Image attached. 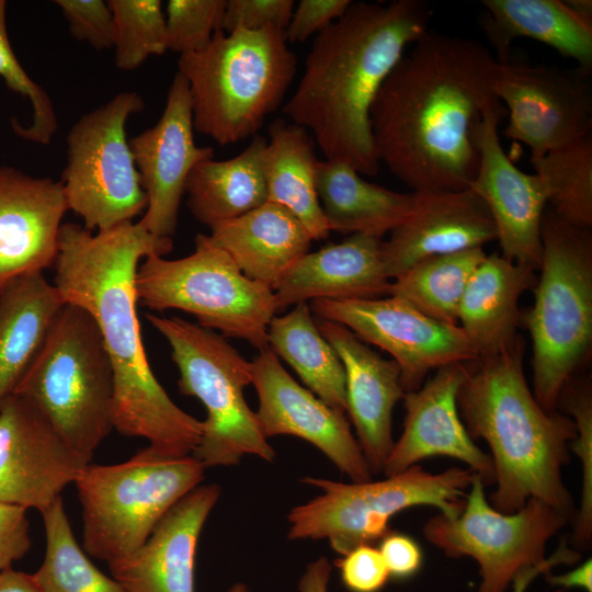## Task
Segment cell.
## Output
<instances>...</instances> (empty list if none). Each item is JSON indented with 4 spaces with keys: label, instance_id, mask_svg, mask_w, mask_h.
<instances>
[{
    "label": "cell",
    "instance_id": "1",
    "mask_svg": "<svg viewBox=\"0 0 592 592\" xmlns=\"http://www.w3.org/2000/svg\"><path fill=\"white\" fill-rule=\"evenodd\" d=\"M497 60L480 42L425 31L390 71L371 107L379 162L413 192L469 189L478 130L500 101Z\"/></svg>",
    "mask_w": 592,
    "mask_h": 592
},
{
    "label": "cell",
    "instance_id": "2",
    "mask_svg": "<svg viewBox=\"0 0 592 592\" xmlns=\"http://www.w3.org/2000/svg\"><path fill=\"white\" fill-rule=\"evenodd\" d=\"M172 248V238L155 236L139 223L96 234L65 223L53 285L65 304L86 310L101 333L114 376L113 430L147 440L161 456L183 457L200 443L203 424L173 402L150 368L135 291L139 261Z\"/></svg>",
    "mask_w": 592,
    "mask_h": 592
},
{
    "label": "cell",
    "instance_id": "3",
    "mask_svg": "<svg viewBox=\"0 0 592 592\" xmlns=\"http://www.w3.org/2000/svg\"><path fill=\"white\" fill-rule=\"evenodd\" d=\"M431 16L423 0L352 1L316 35L282 112L312 135L326 160L344 162L360 174L378 173L373 101L406 48L429 30Z\"/></svg>",
    "mask_w": 592,
    "mask_h": 592
},
{
    "label": "cell",
    "instance_id": "4",
    "mask_svg": "<svg viewBox=\"0 0 592 592\" xmlns=\"http://www.w3.org/2000/svg\"><path fill=\"white\" fill-rule=\"evenodd\" d=\"M524 351L519 335L502 352L468 362L458 412L470 437L485 440L491 451L492 508L511 514L535 498L572 521L574 503L561 473L570 460L576 424L537 402L524 375Z\"/></svg>",
    "mask_w": 592,
    "mask_h": 592
},
{
    "label": "cell",
    "instance_id": "5",
    "mask_svg": "<svg viewBox=\"0 0 592 592\" xmlns=\"http://www.w3.org/2000/svg\"><path fill=\"white\" fill-rule=\"evenodd\" d=\"M297 70L283 29L218 30L202 52L181 55L194 129L220 146L258 135L282 103Z\"/></svg>",
    "mask_w": 592,
    "mask_h": 592
},
{
    "label": "cell",
    "instance_id": "6",
    "mask_svg": "<svg viewBox=\"0 0 592 592\" xmlns=\"http://www.w3.org/2000/svg\"><path fill=\"white\" fill-rule=\"evenodd\" d=\"M542 262L534 301L521 320L532 340L533 395L549 412L592 345V234L558 218L542 223Z\"/></svg>",
    "mask_w": 592,
    "mask_h": 592
},
{
    "label": "cell",
    "instance_id": "7",
    "mask_svg": "<svg viewBox=\"0 0 592 592\" xmlns=\"http://www.w3.org/2000/svg\"><path fill=\"white\" fill-rule=\"evenodd\" d=\"M14 395L30 402L78 454L92 460L113 430V368L92 317L66 304Z\"/></svg>",
    "mask_w": 592,
    "mask_h": 592
},
{
    "label": "cell",
    "instance_id": "8",
    "mask_svg": "<svg viewBox=\"0 0 592 592\" xmlns=\"http://www.w3.org/2000/svg\"><path fill=\"white\" fill-rule=\"evenodd\" d=\"M146 318L171 348L180 392L205 407L202 437L192 456L205 468L238 465L246 455L273 462L276 453L244 398L251 362L225 337L197 323L155 314Z\"/></svg>",
    "mask_w": 592,
    "mask_h": 592
},
{
    "label": "cell",
    "instance_id": "9",
    "mask_svg": "<svg viewBox=\"0 0 592 592\" xmlns=\"http://www.w3.org/2000/svg\"><path fill=\"white\" fill-rule=\"evenodd\" d=\"M204 471L192 455L166 457L148 446L123 463H89L75 481L83 550L107 563L132 554Z\"/></svg>",
    "mask_w": 592,
    "mask_h": 592
},
{
    "label": "cell",
    "instance_id": "10",
    "mask_svg": "<svg viewBox=\"0 0 592 592\" xmlns=\"http://www.w3.org/2000/svg\"><path fill=\"white\" fill-rule=\"evenodd\" d=\"M473 477L469 468L452 467L432 474L420 465L379 481L343 483L305 477L301 482L322 493L289 511L287 537L326 538L342 556L360 545L380 540L390 531V519L412 506L432 505L447 519H455L464 509Z\"/></svg>",
    "mask_w": 592,
    "mask_h": 592
},
{
    "label": "cell",
    "instance_id": "11",
    "mask_svg": "<svg viewBox=\"0 0 592 592\" xmlns=\"http://www.w3.org/2000/svg\"><path fill=\"white\" fill-rule=\"evenodd\" d=\"M144 260L135 277L140 305L158 312L185 311L226 339L244 340L259 351L267 348V328L277 312L274 292L247 277L207 235L195 237L187 257Z\"/></svg>",
    "mask_w": 592,
    "mask_h": 592
},
{
    "label": "cell",
    "instance_id": "12",
    "mask_svg": "<svg viewBox=\"0 0 592 592\" xmlns=\"http://www.w3.org/2000/svg\"><path fill=\"white\" fill-rule=\"evenodd\" d=\"M145 109L135 91H122L82 115L70 128L61 184L69 210L89 230L133 221L147 207V195L126 136L130 115Z\"/></svg>",
    "mask_w": 592,
    "mask_h": 592
},
{
    "label": "cell",
    "instance_id": "13",
    "mask_svg": "<svg viewBox=\"0 0 592 592\" xmlns=\"http://www.w3.org/2000/svg\"><path fill=\"white\" fill-rule=\"evenodd\" d=\"M571 519L531 498L519 511L505 514L489 504L485 485L474 473L463 511L428 520L424 537L446 556H469L479 565L478 592H508L516 573L546 559L548 540Z\"/></svg>",
    "mask_w": 592,
    "mask_h": 592
},
{
    "label": "cell",
    "instance_id": "14",
    "mask_svg": "<svg viewBox=\"0 0 592 592\" xmlns=\"http://www.w3.org/2000/svg\"><path fill=\"white\" fill-rule=\"evenodd\" d=\"M493 92L506 110L503 135L526 145L531 161L591 134L592 69L497 61Z\"/></svg>",
    "mask_w": 592,
    "mask_h": 592
},
{
    "label": "cell",
    "instance_id": "15",
    "mask_svg": "<svg viewBox=\"0 0 592 592\" xmlns=\"http://www.w3.org/2000/svg\"><path fill=\"white\" fill-rule=\"evenodd\" d=\"M309 307L316 318L341 323L386 351L400 369L405 392L420 388L432 369L478 358L458 326L437 322L396 296L317 299Z\"/></svg>",
    "mask_w": 592,
    "mask_h": 592
},
{
    "label": "cell",
    "instance_id": "16",
    "mask_svg": "<svg viewBox=\"0 0 592 592\" xmlns=\"http://www.w3.org/2000/svg\"><path fill=\"white\" fill-rule=\"evenodd\" d=\"M91 462L23 398L0 406V503L42 513Z\"/></svg>",
    "mask_w": 592,
    "mask_h": 592
},
{
    "label": "cell",
    "instance_id": "17",
    "mask_svg": "<svg viewBox=\"0 0 592 592\" xmlns=\"http://www.w3.org/2000/svg\"><path fill=\"white\" fill-rule=\"evenodd\" d=\"M251 377L259 398L255 414L265 439L300 437L321 451L353 482L372 480L345 412L298 384L269 346L251 362Z\"/></svg>",
    "mask_w": 592,
    "mask_h": 592
},
{
    "label": "cell",
    "instance_id": "18",
    "mask_svg": "<svg viewBox=\"0 0 592 592\" xmlns=\"http://www.w3.org/2000/svg\"><path fill=\"white\" fill-rule=\"evenodd\" d=\"M194 130L189 86L177 72L158 122L128 140L147 195L138 223L155 236L175 234L186 180L197 163L214 156L213 148L196 145Z\"/></svg>",
    "mask_w": 592,
    "mask_h": 592
},
{
    "label": "cell",
    "instance_id": "19",
    "mask_svg": "<svg viewBox=\"0 0 592 592\" xmlns=\"http://www.w3.org/2000/svg\"><path fill=\"white\" fill-rule=\"evenodd\" d=\"M505 117L501 102L485 113L478 130L479 167L469 189L491 214L501 255L538 271L547 197L538 177L520 170L503 150L499 124Z\"/></svg>",
    "mask_w": 592,
    "mask_h": 592
},
{
    "label": "cell",
    "instance_id": "20",
    "mask_svg": "<svg viewBox=\"0 0 592 592\" xmlns=\"http://www.w3.org/2000/svg\"><path fill=\"white\" fill-rule=\"evenodd\" d=\"M467 371L468 362L442 366L420 388L405 394L403 431L383 468L386 477L422 459L446 456L466 463L485 487L494 485L491 457L475 444L458 412L457 394Z\"/></svg>",
    "mask_w": 592,
    "mask_h": 592
},
{
    "label": "cell",
    "instance_id": "21",
    "mask_svg": "<svg viewBox=\"0 0 592 592\" xmlns=\"http://www.w3.org/2000/svg\"><path fill=\"white\" fill-rule=\"evenodd\" d=\"M67 210L60 180L0 166V291L54 266Z\"/></svg>",
    "mask_w": 592,
    "mask_h": 592
},
{
    "label": "cell",
    "instance_id": "22",
    "mask_svg": "<svg viewBox=\"0 0 592 592\" xmlns=\"http://www.w3.org/2000/svg\"><path fill=\"white\" fill-rule=\"evenodd\" d=\"M220 493L215 482L200 485L166 513L139 548L107 563L124 592H195L198 538Z\"/></svg>",
    "mask_w": 592,
    "mask_h": 592
},
{
    "label": "cell",
    "instance_id": "23",
    "mask_svg": "<svg viewBox=\"0 0 592 592\" xmlns=\"http://www.w3.org/2000/svg\"><path fill=\"white\" fill-rule=\"evenodd\" d=\"M322 337L342 362L346 411L357 442L373 474L383 473L392 449L391 423L396 403L403 398L400 369L384 358L345 326L316 318Z\"/></svg>",
    "mask_w": 592,
    "mask_h": 592
},
{
    "label": "cell",
    "instance_id": "24",
    "mask_svg": "<svg viewBox=\"0 0 592 592\" xmlns=\"http://www.w3.org/2000/svg\"><path fill=\"white\" fill-rule=\"evenodd\" d=\"M415 193L413 212L383 243L390 280L423 259L482 248L497 239L491 214L471 189Z\"/></svg>",
    "mask_w": 592,
    "mask_h": 592
},
{
    "label": "cell",
    "instance_id": "25",
    "mask_svg": "<svg viewBox=\"0 0 592 592\" xmlns=\"http://www.w3.org/2000/svg\"><path fill=\"white\" fill-rule=\"evenodd\" d=\"M383 239L354 234L303 255L273 289L277 312L317 299H374L388 296Z\"/></svg>",
    "mask_w": 592,
    "mask_h": 592
},
{
    "label": "cell",
    "instance_id": "26",
    "mask_svg": "<svg viewBox=\"0 0 592 592\" xmlns=\"http://www.w3.org/2000/svg\"><path fill=\"white\" fill-rule=\"evenodd\" d=\"M209 230V240L247 277L272 291L314 240L295 215L270 201Z\"/></svg>",
    "mask_w": 592,
    "mask_h": 592
},
{
    "label": "cell",
    "instance_id": "27",
    "mask_svg": "<svg viewBox=\"0 0 592 592\" xmlns=\"http://www.w3.org/2000/svg\"><path fill=\"white\" fill-rule=\"evenodd\" d=\"M536 271L498 253L487 255L475 270L459 304L457 325L478 358L498 354L517 339L520 298L534 288Z\"/></svg>",
    "mask_w": 592,
    "mask_h": 592
},
{
    "label": "cell",
    "instance_id": "28",
    "mask_svg": "<svg viewBox=\"0 0 592 592\" xmlns=\"http://www.w3.org/2000/svg\"><path fill=\"white\" fill-rule=\"evenodd\" d=\"M482 27L498 62L510 60L520 37L540 42L577 66L592 69V18L571 10L560 0H482Z\"/></svg>",
    "mask_w": 592,
    "mask_h": 592
},
{
    "label": "cell",
    "instance_id": "29",
    "mask_svg": "<svg viewBox=\"0 0 592 592\" xmlns=\"http://www.w3.org/2000/svg\"><path fill=\"white\" fill-rule=\"evenodd\" d=\"M65 305L43 272L22 275L0 291V406L13 395Z\"/></svg>",
    "mask_w": 592,
    "mask_h": 592
},
{
    "label": "cell",
    "instance_id": "30",
    "mask_svg": "<svg viewBox=\"0 0 592 592\" xmlns=\"http://www.w3.org/2000/svg\"><path fill=\"white\" fill-rule=\"evenodd\" d=\"M316 187L329 230L383 238L413 212L417 193H400L364 180L351 166L318 160Z\"/></svg>",
    "mask_w": 592,
    "mask_h": 592
},
{
    "label": "cell",
    "instance_id": "31",
    "mask_svg": "<svg viewBox=\"0 0 592 592\" xmlns=\"http://www.w3.org/2000/svg\"><path fill=\"white\" fill-rule=\"evenodd\" d=\"M315 141L310 133L285 118L274 119L267 128L263 150V172L267 201L295 215L314 240L329 236L316 187Z\"/></svg>",
    "mask_w": 592,
    "mask_h": 592
},
{
    "label": "cell",
    "instance_id": "32",
    "mask_svg": "<svg viewBox=\"0 0 592 592\" xmlns=\"http://www.w3.org/2000/svg\"><path fill=\"white\" fill-rule=\"evenodd\" d=\"M266 137L255 135L236 157L206 159L191 171L186 184L187 207L209 229L237 218L267 201L263 172Z\"/></svg>",
    "mask_w": 592,
    "mask_h": 592
},
{
    "label": "cell",
    "instance_id": "33",
    "mask_svg": "<svg viewBox=\"0 0 592 592\" xmlns=\"http://www.w3.org/2000/svg\"><path fill=\"white\" fill-rule=\"evenodd\" d=\"M267 346L319 399L346 411L342 362L320 333L307 303L297 304L289 312L272 318L267 328Z\"/></svg>",
    "mask_w": 592,
    "mask_h": 592
},
{
    "label": "cell",
    "instance_id": "34",
    "mask_svg": "<svg viewBox=\"0 0 592 592\" xmlns=\"http://www.w3.org/2000/svg\"><path fill=\"white\" fill-rule=\"evenodd\" d=\"M487 257L482 248L423 259L391 280L389 294L433 320L458 326V308L466 286Z\"/></svg>",
    "mask_w": 592,
    "mask_h": 592
},
{
    "label": "cell",
    "instance_id": "35",
    "mask_svg": "<svg viewBox=\"0 0 592 592\" xmlns=\"http://www.w3.org/2000/svg\"><path fill=\"white\" fill-rule=\"evenodd\" d=\"M45 556L32 573L42 592H124L119 583L100 571L78 544L61 497L42 513Z\"/></svg>",
    "mask_w": 592,
    "mask_h": 592
},
{
    "label": "cell",
    "instance_id": "36",
    "mask_svg": "<svg viewBox=\"0 0 592 592\" xmlns=\"http://www.w3.org/2000/svg\"><path fill=\"white\" fill-rule=\"evenodd\" d=\"M550 210L574 227H592V135L531 161Z\"/></svg>",
    "mask_w": 592,
    "mask_h": 592
},
{
    "label": "cell",
    "instance_id": "37",
    "mask_svg": "<svg viewBox=\"0 0 592 592\" xmlns=\"http://www.w3.org/2000/svg\"><path fill=\"white\" fill-rule=\"evenodd\" d=\"M114 21L115 66L135 70L168 50L167 22L160 0H109Z\"/></svg>",
    "mask_w": 592,
    "mask_h": 592
},
{
    "label": "cell",
    "instance_id": "38",
    "mask_svg": "<svg viewBox=\"0 0 592 592\" xmlns=\"http://www.w3.org/2000/svg\"><path fill=\"white\" fill-rule=\"evenodd\" d=\"M572 419L577 435L571 449L582 464V492L580 506L574 514L571 543L581 553L592 540V384L588 376H573L562 388L557 410Z\"/></svg>",
    "mask_w": 592,
    "mask_h": 592
},
{
    "label": "cell",
    "instance_id": "39",
    "mask_svg": "<svg viewBox=\"0 0 592 592\" xmlns=\"http://www.w3.org/2000/svg\"><path fill=\"white\" fill-rule=\"evenodd\" d=\"M0 77L13 92L26 98L32 106L29 126H22L15 117L11 118L14 133L29 141L50 144L58 129L54 105L48 93L25 71L11 46L4 0H0Z\"/></svg>",
    "mask_w": 592,
    "mask_h": 592
},
{
    "label": "cell",
    "instance_id": "40",
    "mask_svg": "<svg viewBox=\"0 0 592 592\" xmlns=\"http://www.w3.org/2000/svg\"><path fill=\"white\" fill-rule=\"evenodd\" d=\"M227 0H170L166 22L168 49L181 55L202 52L221 30Z\"/></svg>",
    "mask_w": 592,
    "mask_h": 592
},
{
    "label": "cell",
    "instance_id": "41",
    "mask_svg": "<svg viewBox=\"0 0 592 592\" xmlns=\"http://www.w3.org/2000/svg\"><path fill=\"white\" fill-rule=\"evenodd\" d=\"M73 38L94 49L114 46L115 31L112 11L103 0H56Z\"/></svg>",
    "mask_w": 592,
    "mask_h": 592
},
{
    "label": "cell",
    "instance_id": "42",
    "mask_svg": "<svg viewBox=\"0 0 592 592\" xmlns=\"http://www.w3.org/2000/svg\"><path fill=\"white\" fill-rule=\"evenodd\" d=\"M293 0H227L221 30L258 31L267 26L285 30L293 10Z\"/></svg>",
    "mask_w": 592,
    "mask_h": 592
},
{
    "label": "cell",
    "instance_id": "43",
    "mask_svg": "<svg viewBox=\"0 0 592 592\" xmlns=\"http://www.w3.org/2000/svg\"><path fill=\"white\" fill-rule=\"evenodd\" d=\"M335 566L343 584L351 592H378L390 578L378 548L372 544L360 545L342 555Z\"/></svg>",
    "mask_w": 592,
    "mask_h": 592
},
{
    "label": "cell",
    "instance_id": "44",
    "mask_svg": "<svg viewBox=\"0 0 592 592\" xmlns=\"http://www.w3.org/2000/svg\"><path fill=\"white\" fill-rule=\"evenodd\" d=\"M351 0H300L284 30L287 43H301L338 20Z\"/></svg>",
    "mask_w": 592,
    "mask_h": 592
},
{
    "label": "cell",
    "instance_id": "45",
    "mask_svg": "<svg viewBox=\"0 0 592 592\" xmlns=\"http://www.w3.org/2000/svg\"><path fill=\"white\" fill-rule=\"evenodd\" d=\"M23 508L0 503V573L31 548L30 523Z\"/></svg>",
    "mask_w": 592,
    "mask_h": 592
},
{
    "label": "cell",
    "instance_id": "46",
    "mask_svg": "<svg viewBox=\"0 0 592 592\" xmlns=\"http://www.w3.org/2000/svg\"><path fill=\"white\" fill-rule=\"evenodd\" d=\"M378 550L392 578H410L422 566L423 558L420 546L406 534L389 531L380 539Z\"/></svg>",
    "mask_w": 592,
    "mask_h": 592
},
{
    "label": "cell",
    "instance_id": "47",
    "mask_svg": "<svg viewBox=\"0 0 592 592\" xmlns=\"http://www.w3.org/2000/svg\"><path fill=\"white\" fill-rule=\"evenodd\" d=\"M580 559L581 553L569 548L566 538H562L556 551L549 557H546L543 562L525 567L516 573L511 584V592H525L535 578L550 572L553 567L558 565H574Z\"/></svg>",
    "mask_w": 592,
    "mask_h": 592
},
{
    "label": "cell",
    "instance_id": "48",
    "mask_svg": "<svg viewBox=\"0 0 592 592\" xmlns=\"http://www.w3.org/2000/svg\"><path fill=\"white\" fill-rule=\"evenodd\" d=\"M332 567L322 556L309 562L298 582L300 592H328Z\"/></svg>",
    "mask_w": 592,
    "mask_h": 592
},
{
    "label": "cell",
    "instance_id": "49",
    "mask_svg": "<svg viewBox=\"0 0 592 592\" xmlns=\"http://www.w3.org/2000/svg\"><path fill=\"white\" fill-rule=\"evenodd\" d=\"M545 578L554 587L562 589L577 588L585 592H592V560L589 558L574 569L562 574H551L548 572L545 574Z\"/></svg>",
    "mask_w": 592,
    "mask_h": 592
},
{
    "label": "cell",
    "instance_id": "50",
    "mask_svg": "<svg viewBox=\"0 0 592 592\" xmlns=\"http://www.w3.org/2000/svg\"><path fill=\"white\" fill-rule=\"evenodd\" d=\"M0 592H42L32 574L9 568L0 573Z\"/></svg>",
    "mask_w": 592,
    "mask_h": 592
},
{
    "label": "cell",
    "instance_id": "51",
    "mask_svg": "<svg viewBox=\"0 0 592 592\" xmlns=\"http://www.w3.org/2000/svg\"><path fill=\"white\" fill-rule=\"evenodd\" d=\"M567 5L576 13L592 18V1L591 0H568Z\"/></svg>",
    "mask_w": 592,
    "mask_h": 592
},
{
    "label": "cell",
    "instance_id": "52",
    "mask_svg": "<svg viewBox=\"0 0 592 592\" xmlns=\"http://www.w3.org/2000/svg\"><path fill=\"white\" fill-rule=\"evenodd\" d=\"M227 592H252L247 584L237 582L232 584Z\"/></svg>",
    "mask_w": 592,
    "mask_h": 592
}]
</instances>
